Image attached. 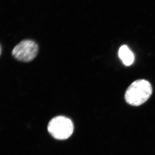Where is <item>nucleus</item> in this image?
<instances>
[{"mask_svg": "<svg viewBox=\"0 0 155 155\" xmlns=\"http://www.w3.org/2000/svg\"><path fill=\"white\" fill-rule=\"evenodd\" d=\"M152 93V86L148 81L139 79L128 87L125 92V98L130 105L140 106L149 99Z\"/></svg>", "mask_w": 155, "mask_h": 155, "instance_id": "1", "label": "nucleus"}, {"mask_svg": "<svg viewBox=\"0 0 155 155\" xmlns=\"http://www.w3.org/2000/svg\"><path fill=\"white\" fill-rule=\"evenodd\" d=\"M48 129L49 133L54 138L59 140H65L72 135L74 126L71 119L65 116H58L50 121Z\"/></svg>", "mask_w": 155, "mask_h": 155, "instance_id": "2", "label": "nucleus"}, {"mask_svg": "<svg viewBox=\"0 0 155 155\" xmlns=\"http://www.w3.org/2000/svg\"><path fill=\"white\" fill-rule=\"evenodd\" d=\"M38 46L31 40H24L19 43L12 51V55L18 61L29 62L37 55Z\"/></svg>", "mask_w": 155, "mask_h": 155, "instance_id": "3", "label": "nucleus"}, {"mask_svg": "<svg viewBox=\"0 0 155 155\" xmlns=\"http://www.w3.org/2000/svg\"><path fill=\"white\" fill-rule=\"evenodd\" d=\"M119 56L123 64L129 66L133 64L134 60V54L127 46L122 45L119 48Z\"/></svg>", "mask_w": 155, "mask_h": 155, "instance_id": "4", "label": "nucleus"}, {"mask_svg": "<svg viewBox=\"0 0 155 155\" xmlns=\"http://www.w3.org/2000/svg\"><path fill=\"white\" fill-rule=\"evenodd\" d=\"M1 46H0V55H1Z\"/></svg>", "mask_w": 155, "mask_h": 155, "instance_id": "5", "label": "nucleus"}]
</instances>
